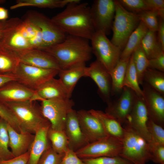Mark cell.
I'll list each match as a JSON object with an SVG mask.
<instances>
[{"label": "cell", "instance_id": "45", "mask_svg": "<svg viewBox=\"0 0 164 164\" xmlns=\"http://www.w3.org/2000/svg\"><path fill=\"white\" fill-rule=\"evenodd\" d=\"M29 155L30 152L29 151L22 155L0 162V164H27Z\"/></svg>", "mask_w": 164, "mask_h": 164}, {"label": "cell", "instance_id": "12", "mask_svg": "<svg viewBox=\"0 0 164 164\" xmlns=\"http://www.w3.org/2000/svg\"><path fill=\"white\" fill-rule=\"evenodd\" d=\"M137 96L131 89L124 87L120 97L116 101L108 104L105 112L124 125L131 111Z\"/></svg>", "mask_w": 164, "mask_h": 164}, {"label": "cell", "instance_id": "50", "mask_svg": "<svg viewBox=\"0 0 164 164\" xmlns=\"http://www.w3.org/2000/svg\"><path fill=\"white\" fill-rule=\"evenodd\" d=\"M5 2V1L4 0H0V4L4 3Z\"/></svg>", "mask_w": 164, "mask_h": 164}, {"label": "cell", "instance_id": "17", "mask_svg": "<svg viewBox=\"0 0 164 164\" xmlns=\"http://www.w3.org/2000/svg\"><path fill=\"white\" fill-rule=\"evenodd\" d=\"M64 130L67 138L69 149L76 152L89 143L80 127L77 112L73 109L67 114Z\"/></svg>", "mask_w": 164, "mask_h": 164}, {"label": "cell", "instance_id": "16", "mask_svg": "<svg viewBox=\"0 0 164 164\" xmlns=\"http://www.w3.org/2000/svg\"><path fill=\"white\" fill-rule=\"evenodd\" d=\"M77 112L80 128L89 143L109 136L100 121L89 111L81 109Z\"/></svg>", "mask_w": 164, "mask_h": 164}, {"label": "cell", "instance_id": "19", "mask_svg": "<svg viewBox=\"0 0 164 164\" xmlns=\"http://www.w3.org/2000/svg\"><path fill=\"white\" fill-rule=\"evenodd\" d=\"M19 59L20 63L37 67L60 70L55 58L48 53L40 49L28 51L22 54Z\"/></svg>", "mask_w": 164, "mask_h": 164}, {"label": "cell", "instance_id": "5", "mask_svg": "<svg viewBox=\"0 0 164 164\" xmlns=\"http://www.w3.org/2000/svg\"><path fill=\"white\" fill-rule=\"evenodd\" d=\"M114 2L115 13L112 27L113 36L111 41L122 51L140 20L137 14L127 10L118 0H114Z\"/></svg>", "mask_w": 164, "mask_h": 164}, {"label": "cell", "instance_id": "14", "mask_svg": "<svg viewBox=\"0 0 164 164\" xmlns=\"http://www.w3.org/2000/svg\"><path fill=\"white\" fill-rule=\"evenodd\" d=\"M86 77L92 79L97 85L100 95L107 104L112 101L111 79L110 74L104 66L96 60L86 69Z\"/></svg>", "mask_w": 164, "mask_h": 164}, {"label": "cell", "instance_id": "46", "mask_svg": "<svg viewBox=\"0 0 164 164\" xmlns=\"http://www.w3.org/2000/svg\"><path fill=\"white\" fill-rule=\"evenodd\" d=\"M149 10L156 12L164 9V0H145Z\"/></svg>", "mask_w": 164, "mask_h": 164}, {"label": "cell", "instance_id": "44", "mask_svg": "<svg viewBox=\"0 0 164 164\" xmlns=\"http://www.w3.org/2000/svg\"><path fill=\"white\" fill-rule=\"evenodd\" d=\"M148 68L164 72V51L156 57L149 60Z\"/></svg>", "mask_w": 164, "mask_h": 164}, {"label": "cell", "instance_id": "18", "mask_svg": "<svg viewBox=\"0 0 164 164\" xmlns=\"http://www.w3.org/2000/svg\"><path fill=\"white\" fill-rule=\"evenodd\" d=\"M35 91L16 81L7 82L0 86V103L34 101Z\"/></svg>", "mask_w": 164, "mask_h": 164}, {"label": "cell", "instance_id": "48", "mask_svg": "<svg viewBox=\"0 0 164 164\" xmlns=\"http://www.w3.org/2000/svg\"><path fill=\"white\" fill-rule=\"evenodd\" d=\"M17 80L16 77L14 74H0V86L9 81Z\"/></svg>", "mask_w": 164, "mask_h": 164}, {"label": "cell", "instance_id": "9", "mask_svg": "<svg viewBox=\"0 0 164 164\" xmlns=\"http://www.w3.org/2000/svg\"><path fill=\"white\" fill-rule=\"evenodd\" d=\"M59 70L41 68L20 62L14 74L17 81L35 91L41 84L58 74Z\"/></svg>", "mask_w": 164, "mask_h": 164}, {"label": "cell", "instance_id": "25", "mask_svg": "<svg viewBox=\"0 0 164 164\" xmlns=\"http://www.w3.org/2000/svg\"><path fill=\"white\" fill-rule=\"evenodd\" d=\"M148 30L143 23L140 21L137 27L129 36L124 48L121 51L120 59L130 58L135 50L141 43Z\"/></svg>", "mask_w": 164, "mask_h": 164}, {"label": "cell", "instance_id": "13", "mask_svg": "<svg viewBox=\"0 0 164 164\" xmlns=\"http://www.w3.org/2000/svg\"><path fill=\"white\" fill-rule=\"evenodd\" d=\"M143 97L149 118L163 128L164 126V95L144 82L142 85Z\"/></svg>", "mask_w": 164, "mask_h": 164}, {"label": "cell", "instance_id": "3", "mask_svg": "<svg viewBox=\"0 0 164 164\" xmlns=\"http://www.w3.org/2000/svg\"><path fill=\"white\" fill-rule=\"evenodd\" d=\"M13 112L24 131L35 134L41 127L50 122L44 116L40 105L30 100L2 103Z\"/></svg>", "mask_w": 164, "mask_h": 164}, {"label": "cell", "instance_id": "21", "mask_svg": "<svg viewBox=\"0 0 164 164\" xmlns=\"http://www.w3.org/2000/svg\"><path fill=\"white\" fill-rule=\"evenodd\" d=\"M9 146L15 157L22 155L29 150L35 137V134L27 131L19 133L7 123Z\"/></svg>", "mask_w": 164, "mask_h": 164}, {"label": "cell", "instance_id": "42", "mask_svg": "<svg viewBox=\"0 0 164 164\" xmlns=\"http://www.w3.org/2000/svg\"><path fill=\"white\" fill-rule=\"evenodd\" d=\"M150 160L158 164H164V145L149 143Z\"/></svg>", "mask_w": 164, "mask_h": 164}, {"label": "cell", "instance_id": "4", "mask_svg": "<svg viewBox=\"0 0 164 164\" xmlns=\"http://www.w3.org/2000/svg\"><path fill=\"white\" fill-rule=\"evenodd\" d=\"M123 125L125 133L120 156L133 164H146L150 160L149 143L129 124Z\"/></svg>", "mask_w": 164, "mask_h": 164}, {"label": "cell", "instance_id": "33", "mask_svg": "<svg viewBox=\"0 0 164 164\" xmlns=\"http://www.w3.org/2000/svg\"><path fill=\"white\" fill-rule=\"evenodd\" d=\"M144 82L152 88L164 95V73L148 68L144 76Z\"/></svg>", "mask_w": 164, "mask_h": 164}, {"label": "cell", "instance_id": "35", "mask_svg": "<svg viewBox=\"0 0 164 164\" xmlns=\"http://www.w3.org/2000/svg\"><path fill=\"white\" fill-rule=\"evenodd\" d=\"M140 21L142 22L149 30L157 32L159 27L158 17L156 11L147 10L137 14Z\"/></svg>", "mask_w": 164, "mask_h": 164}, {"label": "cell", "instance_id": "49", "mask_svg": "<svg viewBox=\"0 0 164 164\" xmlns=\"http://www.w3.org/2000/svg\"><path fill=\"white\" fill-rule=\"evenodd\" d=\"M8 17V10L4 8L0 7V21L6 20L7 19Z\"/></svg>", "mask_w": 164, "mask_h": 164}, {"label": "cell", "instance_id": "41", "mask_svg": "<svg viewBox=\"0 0 164 164\" xmlns=\"http://www.w3.org/2000/svg\"><path fill=\"white\" fill-rule=\"evenodd\" d=\"M22 21V20L18 17L0 21V44L5 37L14 29Z\"/></svg>", "mask_w": 164, "mask_h": 164}, {"label": "cell", "instance_id": "39", "mask_svg": "<svg viewBox=\"0 0 164 164\" xmlns=\"http://www.w3.org/2000/svg\"><path fill=\"white\" fill-rule=\"evenodd\" d=\"M63 155L55 152L51 145L42 155L37 164H60Z\"/></svg>", "mask_w": 164, "mask_h": 164}, {"label": "cell", "instance_id": "27", "mask_svg": "<svg viewBox=\"0 0 164 164\" xmlns=\"http://www.w3.org/2000/svg\"><path fill=\"white\" fill-rule=\"evenodd\" d=\"M148 30L142 39L141 44L148 60L155 58L164 51L156 33Z\"/></svg>", "mask_w": 164, "mask_h": 164}, {"label": "cell", "instance_id": "43", "mask_svg": "<svg viewBox=\"0 0 164 164\" xmlns=\"http://www.w3.org/2000/svg\"><path fill=\"white\" fill-rule=\"evenodd\" d=\"M60 164H85L75 152L68 149L64 153Z\"/></svg>", "mask_w": 164, "mask_h": 164}, {"label": "cell", "instance_id": "38", "mask_svg": "<svg viewBox=\"0 0 164 164\" xmlns=\"http://www.w3.org/2000/svg\"><path fill=\"white\" fill-rule=\"evenodd\" d=\"M82 160L85 164H133L120 156H103Z\"/></svg>", "mask_w": 164, "mask_h": 164}, {"label": "cell", "instance_id": "24", "mask_svg": "<svg viewBox=\"0 0 164 164\" xmlns=\"http://www.w3.org/2000/svg\"><path fill=\"white\" fill-rule=\"evenodd\" d=\"M86 67L85 65H82L59 70V79L65 86L70 97L79 80L82 77H86Z\"/></svg>", "mask_w": 164, "mask_h": 164}, {"label": "cell", "instance_id": "34", "mask_svg": "<svg viewBox=\"0 0 164 164\" xmlns=\"http://www.w3.org/2000/svg\"><path fill=\"white\" fill-rule=\"evenodd\" d=\"M9 137L7 128V122L0 119V162L15 157L9 149Z\"/></svg>", "mask_w": 164, "mask_h": 164}, {"label": "cell", "instance_id": "36", "mask_svg": "<svg viewBox=\"0 0 164 164\" xmlns=\"http://www.w3.org/2000/svg\"><path fill=\"white\" fill-rule=\"evenodd\" d=\"M0 117L19 133L25 131L12 111L4 104L0 103Z\"/></svg>", "mask_w": 164, "mask_h": 164}, {"label": "cell", "instance_id": "32", "mask_svg": "<svg viewBox=\"0 0 164 164\" xmlns=\"http://www.w3.org/2000/svg\"><path fill=\"white\" fill-rule=\"evenodd\" d=\"M136 69L138 83L142 85L144 82V73L148 68L149 60L147 57L141 43L131 55Z\"/></svg>", "mask_w": 164, "mask_h": 164}, {"label": "cell", "instance_id": "22", "mask_svg": "<svg viewBox=\"0 0 164 164\" xmlns=\"http://www.w3.org/2000/svg\"><path fill=\"white\" fill-rule=\"evenodd\" d=\"M50 126L49 123L40 127L36 132L29 150L30 155L27 164H37L43 152L51 146L47 136V132Z\"/></svg>", "mask_w": 164, "mask_h": 164}, {"label": "cell", "instance_id": "6", "mask_svg": "<svg viewBox=\"0 0 164 164\" xmlns=\"http://www.w3.org/2000/svg\"><path fill=\"white\" fill-rule=\"evenodd\" d=\"M90 40L92 53L110 73L120 59L121 50L101 31H96Z\"/></svg>", "mask_w": 164, "mask_h": 164}, {"label": "cell", "instance_id": "2", "mask_svg": "<svg viewBox=\"0 0 164 164\" xmlns=\"http://www.w3.org/2000/svg\"><path fill=\"white\" fill-rule=\"evenodd\" d=\"M40 49L53 56L60 69L85 65L92 53L89 40L69 35L62 42Z\"/></svg>", "mask_w": 164, "mask_h": 164}, {"label": "cell", "instance_id": "29", "mask_svg": "<svg viewBox=\"0 0 164 164\" xmlns=\"http://www.w3.org/2000/svg\"><path fill=\"white\" fill-rule=\"evenodd\" d=\"M130 58L120 59L110 73L111 79V95L122 91L123 84Z\"/></svg>", "mask_w": 164, "mask_h": 164}, {"label": "cell", "instance_id": "51", "mask_svg": "<svg viewBox=\"0 0 164 164\" xmlns=\"http://www.w3.org/2000/svg\"><path fill=\"white\" fill-rule=\"evenodd\" d=\"M1 118L0 117V119H1Z\"/></svg>", "mask_w": 164, "mask_h": 164}, {"label": "cell", "instance_id": "10", "mask_svg": "<svg viewBox=\"0 0 164 164\" xmlns=\"http://www.w3.org/2000/svg\"><path fill=\"white\" fill-rule=\"evenodd\" d=\"M122 141L108 136L89 143L75 152L81 159L97 157L120 156L122 149Z\"/></svg>", "mask_w": 164, "mask_h": 164}, {"label": "cell", "instance_id": "26", "mask_svg": "<svg viewBox=\"0 0 164 164\" xmlns=\"http://www.w3.org/2000/svg\"><path fill=\"white\" fill-rule=\"evenodd\" d=\"M76 0H18L16 3L11 6V9L25 7H35L40 8L54 9L65 7Z\"/></svg>", "mask_w": 164, "mask_h": 164}, {"label": "cell", "instance_id": "40", "mask_svg": "<svg viewBox=\"0 0 164 164\" xmlns=\"http://www.w3.org/2000/svg\"><path fill=\"white\" fill-rule=\"evenodd\" d=\"M119 3L125 9L137 14L144 11L149 10L145 0H119Z\"/></svg>", "mask_w": 164, "mask_h": 164}, {"label": "cell", "instance_id": "28", "mask_svg": "<svg viewBox=\"0 0 164 164\" xmlns=\"http://www.w3.org/2000/svg\"><path fill=\"white\" fill-rule=\"evenodd\" d=\"M20 63L17 54L0 46V74H14Z\"/></svg>", "mask_w": 164, "mask_h": 164}, {"label": "cell", "instance_id": "8", "mask_svg": "<svg viewBox=\"0 0 164 164\" xmlns=\"http://www.w3.org/2000/svg\"><path fill=\"white\" fill-rule=\"evenodd\" d=\"M40 105L44 116L50 122L53 129L64 130L69 111L74 105L70 98L43 100Z\"/></svg>", "mask_w": 164, "mask_h": 164}, {"label": "cell", "instance_id": "31", "mask_svg": "<svg viewBox=\"0 0 164 164\" xmlns=\"http://www.w3.org/2000/svg\"><path fill=\"white\" fill-rule=\"evenodd\" d=\"M123 86V87H126L131 89L137 96L142 97V91L138 83L136 69L132 55L127 67Z\"/></svg>", "mask_w": 164, "mask_h": 164}, {"label": "cell", "instance_id": "30", "mask_svg": "<svg viewBox=\"0 0 164 164\" xmlns=\"http://www.w3.org/2000/svg\"><path fill=\"white\" fill-rule=\"evenodd\" d=\"M47 136L53 149L56 153L64 154L69 149L68 142L64 131L56 130L50 127Z\"/></svg>", "mask_w": 164, "mask_h": 164}, {"label": "cell", "instance_id": "23", "mask_svg": "<svg viewBox=\"0 0 164 164\" xmlns=\"http://www.w3.org/2000/svg\"><path fill=\"white\" fill-rule=\"evenodd\" d=\"M89 111L98 120L109 136L122 141L125 135V130L118 120L100 110L91 109Z\"/></svg>", "mask_w": 164, "mask_h": 164}, {"label": "cell", "instance_id": "11", "mask_svg": "<svg viewBox=\"0 0 164 164\" xmlns=\"http://www.w3.org/2000/svg\"><path fill=\"white\" fill-rule=\"evenodd\" d=\"M91 11L95 31H101L108 35L112 29L115 15L114 0H94Z\"/></svg>", "mask_w": 164, "mask_h": 164}, {"label": "cell", "instance_id": "20", "mask_svg": "<svg viewBox=\"0 0 164 164\" xmlns=\"http://www.w3.org/2000/svg\"><path fill=\"white\" fill-rule=\"evenodd\" d=\"M35 91L36 101L70 98L60 80L54 77L41 84Z\"/></svg>", "mask_w": 164, "mask_h": 164}, {"label": "cell", "instance_id": "15", "mask_svg": "<svg viewBox=\"0 0 164 164\" xmlns=\"http://www.w3.org/2000/svg\"><path fill=\"white\" fill-rule=\"evenodd\" d=\"M149 119L143 97L137 96L131 111L125 124H129L149 143L151 138L147 126Z\"/></svg>", "mask_w": 164, "mask_h": 164}, {"label": "cell", "instance_id": "47", "mask_svg": "<svg viewBox=\"0 0 164 164\" xmlns=\"http://www.w3.org/2000/svg\"><path fill=\"white\" fill-rule=\"evenodd\" d=\"M159 27L157 32L158 39L164 49V19L159 18Z\"/></svg>", "mask_w": 164, "mask_h": 164}, {"label": "cell", "instance_id": "1", "mask_svg": "<svg viewBox=\"0 0 164 164\" xmlns=\"http://www.w3.org/2000/svg\"><path fill=\"white\" fill-rule=\"evenodd\" d=\"M51 19L67 35L90 40L96 31L91 7L79 0L69 3Z\"/></svg>", "mask_w": 164, "mask_h": 164}, {"label": "cell", "instance_id": "7", "mask_svg": "<svg viewBox=\"0 0 164 164\" xmlns=\"http://www.w3.org/2000/svg\"><path fill=\"white\" fill-rule=\"evenodd\" d=\"M24 19L29 21L39 29L43 44V48L62 42L67 35L51 19L37 12L28 11L26 14Z\"/></svg>", "mask_w": 164, "mask_h": 164}, {"label": "cell", "instance_id": "37", "mask_svg": "<svg viewBox=\"0 0 164 164\" xmlns=\"http://www.w3.org/2000/svg\"><path fill=\"white\" fill-rule=\"evenodd\" d=\"M147 128L150 135V143L164 145V129L149 118L147 123Z\"/></svg>", "mask_w": 164, "mask_h": 164}]
</instances>
